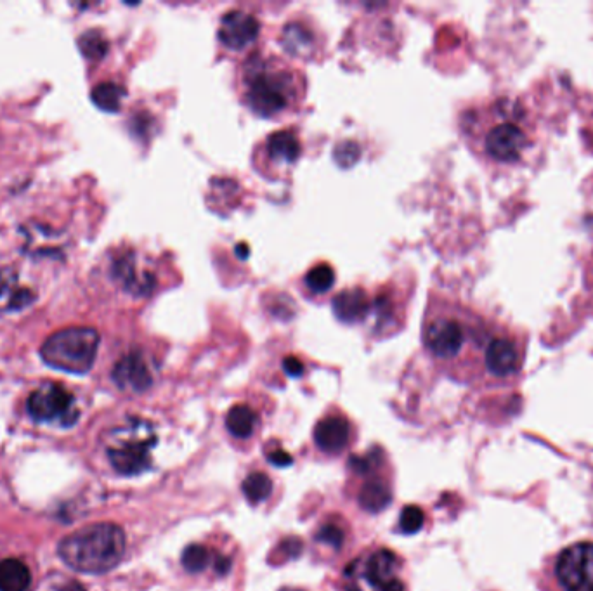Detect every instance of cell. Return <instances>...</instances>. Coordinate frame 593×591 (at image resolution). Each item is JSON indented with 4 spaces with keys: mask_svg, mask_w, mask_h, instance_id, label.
<instances>
[{
    "mask_svg": "<svg viewBox=\"0 0 593 591\" xmlns=\"http://www.w3.org/2000/svg\"><path fill=\"white\" fill-rule=\"evenodd\" d=\"M283 591H299V590H283Z\"/></svg>",
    "mask_w": 593,
    "mask_h": 591,
    "instance_id": "33",
    "label": "cell"
},
{
    "mask_svg": "<svg viewBox=\"0 0 593 591\" xmlns=\"http://www.w3.org/2000/svg\"><path fill=\"white\" fill-rule=\"evenodd\" d=\"M262 153L266 156V163L273 169L292 167L300 158L302 144L294 130H278L268 136L262 146Z\"/></svg>",
    "mask_w": 593,
    "mask_h": 591,
    "instance_id": "13",
    "label": "cell"
},
{
    "mask_svg": "<svg viewBox=\"0 0 593 591\" xmlns=\"http://www.w3.org/2000/svg\"><path fill=\"white\" fill-rule=\"evenodd\" d=\"M333 312L342 323H359L373 312V299L361 288L344 290L333 299Z\"/></svg>",
    "mask_w": 593,
    "mask_h": 591,
    "instance_id": "14",
    "label": "cell"
},
{
    "mask_svg": "<svg viewBox=\"0 0 593 591\" xmlns=\"http://www.w3.org/2000/svg\"><path fill=\"white\" fill-rule=\"evenodd\" d=\"M113 382L117 384L118 389L125 392H144L153 384V371H151L150 361L146 359L143 352L132 351L125 354L120 359L115 368H113Z\"/></svg>",
    "mask_w": 593,
    "mask_h": 591,
    "instance_id": "11",
    "label": "cell"
},
{
    "mask_svg": "<svg viewBox=\"0 0 593 591\" xmlns=\"http://www.w3.org/2000/svg\"><path fill=\"white\" fill-rule=\"evenodd\" d=\"M424 344L432 358L463 380L509 384L519 377L526 342L509 326L483 318L469 307L432 304L424 323Z\"/></svg>",
    "mask_w": 593,
    "mask_h": 591,
    "instance_id": "1",
    "label": "cell"
},
{
    "mask_svg": "<svg viewBox=\"0 0 593 591\" xmlns=\"http://www.w3.org/2000/svg\"><path fill=\"white\" fill-rule=\"evenodd\" d=\"M99 333L94 328L73 326L47 338L40 356L56 370L84 375L91 370L99 349Z\"/></svg>",
    "mask_w": 593,
    "mask_h": 591,
    "instance_id": "5",
    "label": "cell"
},
{
    "mask_svg": "<svg viewBox=\"0 0 593 591\" xmlns=\"http://www.w3.org/2000/svg\"><path fill=\"white\" fill-rule=\"evenodd\" d=\"M318 540L323 541L326 545H332L333 548H340L342 541H344V533L340 531L339 527L328 524V526L321 529Z\"/></svg>",
    "mask_w": 593,
    "mask_h": 591,
    "instance_id": "28",
    "label": "cell"
},
{
    "mask_svg": "<svg viewBox=\"0 0 593 591\" xmlns=\"http://www.w3.org/2000/svg\"><path fill=\"white\" fill-rule=\"evenodd\" d=\"M470 148L495 165L521 162L536 141L535 120L512 98H496L465 113L462 122Z\"/></svg>",
    "mask_w": 593,
    "mask_h": 591,
    "instance_id": "2",
    "label": "cell"
},
{
    "mask_svg": "<svg viewBox=\"0 0 593 591\" xmlns=\"http://www.w3.org/2000/svg\"><path fill=\"white\" fill-rule=\"evenodd\" d=\"M391 501V493L389 488L380 481L368 482L361 494H359V503L361 507L370 510V512H378L382 508L387 507Z\"/></svg>",
    "mask_w": 593,
    "mask_h": 591,
    "instance_id": "21",
    "label": "cell"
},
{
    "mask_svg": "<svg viewBox=\"0 0 593 591\" xmlns=\"http://www.w3.org/2000/svg\"><path fill=\"white\" fill-rule=\"evenodd\" d=\"M32 572L20 559L0 560V591H28Z\"/></svg>",
    "mask_w": 593,
    "mask_h": 591,
    "instance_id": "17",
    "label": "cell"
},
{
    "mask_svg": "<svg viewBox=\"0 0 593 591\" xmlns=\"http://www.w3.org/2000/svg\"><path fill=\"white\" fill-rule=\"evenodd\" d=\"M125 543L122 527L111 522H99L82 527L61 540L58 555L73 571L105 574L124 559Z\"/></svg>",
    "mask_w": 593,
    "mask_h": 591,
    "instance_id": "4",
    "label": "cell"
},
{
    "mask_svg": "<svg viewBox=\"0 0 593 591\" xmlns=\"http://www.w3.org/2000/svg\"><path fill=\"white\" fill-rule=\"evenodd\" d=\"M283 368H285V371H287L290 377H300L302 371H304V364L300 363L299 359L290 356V358L283 361Z\"/></svg>",
    "mask_w": 593,
    "mask_h": 591,
    "instance_id": "29",
    "label": "cell"
},
{
    "mask_svg": "<svg viewBox=\"0 0 593 591\" xmlns=\"http://www.w3.org/2000/svg\"><path fill=\"white\" fill-rule=\"evenodd\" d=\"M359 156H361V150H359L358 144L352 143V141L340 143L335 148V160L342 167H351V165L358 162Z\"/></svg>",
    "mask_w": 593,
    "mask_h": 591,
    "instance_id": "27",
    "label": "cell"
},
{
    "mask_svg": "<svg viewBox=\"0 0 593 591\" xmlns=\"http://www.w3.org/2000/svg\"><path fill=\"white\" fill-rule=\"evenodd\" d=\"M349 436L351 427L342 416H326L314 429V441L325 453H340L346 448Z\"/></svg>",
    "mask_w": 593,
    "mask_h": 591,
    "instance_id": "16",
    "label": "cell"
},
{
    "mask_svg": "<svg viewBox=\"0 0 593 591\" xmlns=\"http://www.w3.org/2000/svg\"><path fill=\"white\" fill-rule=\"evenodd\" d=\"M113 274L125 292L137 297H146L157 288V274L144 267L134 254L122 255L115 262Z\"/></svg>",
    "mask_w": 593,
    "mask_h": 591,
    "instance_id": "12",
    "label": "cell"
},
{
    "mask_svg": "<svg viewBox=\"0 0 593 591\" xmlns=\"http://www.w3.org/2000/svg\"><path fill=\"white\" fill-rule=\"evenodd\" d=\"M583 278H585V286H587L588 292H590V295L593 297V248L592 252L588 254L587 260H585Z\"/></svg>",
    "mask_w": 593,
    "mask_h": 591,
    "instance_id": "30",
    "label": "cell"
},
{
    "mask_svg": "<svg viewBox=\"0 0 593 591\" xmlns=\"http://www.w3.org/2000/svg\"><path fill=\"white\" fill-rule=\"evenodd\" d=\"M183 566L188 572H200L209 566L210 553L205 546L189 545L183 552Z\"/></svg>",
    "mask_w": 593,
    "mask_h": 591,
    "instance_id": "25",
    "label": "cell"
},
{
    "mask_svg": "<svg viewBox=\"0 0 593 591\" xmlns=\"http://www.w3.org/2000/svg\"><path fill=\"white\" fill-rule=\"evenodd\" d=\"M157 436L150 423L134 420L129 425L111 430L106 442V455L111 467L125 477L143 474L151 465V449Z\"/></svg>",
    "mask_w": 593,
    "mask_h": 591,
    "instance_id": "6",
    "label": "cell"
},
{
    "mask_svg": "<svg viewBox=\"0 0 593 591\" xmlns=\"http://www.w3.org/2000/svg\"><path fill=\"white\" fill-rule=\"evenodd\" d=\"M281 40H283L281 44L287 47V51L292 52L295 56L313 52V33L309 32L307 26L300 25V23H290V25L285 26Z\"/></svg>",
    "mask_w": 593,
    "mask_h": 591,
    "instance_id": "19",
    "label": "cell"
},
{
    "mask_svg": "<svg viewBox=\"0 0 593 591\" xmlns=\"http://www.w3.org/2000/svg\"><path fill=\"white\" fill-rule=\"evenodd\" d=\"M335 285V271L328 264H318L306 274V286L309 292L321 295L330 292Z\"/></svg>",
    "mask_w": 593,
    "mask_h": 591,
    "instance_id": "22",
    "label": "cell"
},
{
    "mask_svg": "<svg viewBox=\"0 0 593 591\" xmlns=\"http://www.w3.org/2000/svg\"><path fill=\"white\" fill-rule=\"evenodd\" d=\"M240 94L248 110L261 118L294 111L306 96V78L273 54H254L240 68Z\"/></svg>",
    "mask_w": 593,
    "mask_h": 591,
    "instance_id": "3",
    "label": "cell"
},
{
    "mask_svg": "<svg viewBox=\"0 0 593 591\" xmlns=\"http://www.w3.org/2000/svg\"><path fill=\"white\" fill-rule=\"evenodd\" d=\"M80 51L87 58L101 59L108 52V40L99 32H87L80 37Z\"/></svg>",
    "mask_w": 593,
    "mask_h": 591,
    "instance_id": "24",
    "label": "cell"
},
{
    "mask_svg": "<svg viewBox=\"0 0 593 591\" xmlns=\"http://www.w3.org/2000/svg\"><path fill=\"white\" fill-rule=\"evenodd\" d=\"M92 101L98 106L99 110L115 111L120 110L122 101L125 98V89L122 85L113 84V82H103L98 87L92 89Z\"/></svg>",
    "mask_w": 593,
    "mask_h": 591,
    "instance_id": "20",
    "label": "cell"
},
{
    "mask_svg": "<svg viewBox=\"0 0 593 591\" xmlns=\"http://www.w3.org/2000/svg\"><path fill=\"white\" fill-rule=\"evenodd\" d=\"M35 300V293L23 286L18 278V273L6 267L0 269V311H20L30 306Z\"/></svg>",
    "mask_w": 593,
    "mask_h": 591,
    "instance_id": "15",
    "label": "cell"
},
{
    "mask_svg": "<svg viewBox=\"0 0 593 591\" xmlns=\"http://www.w3.org/2000/svg\"><path fill=\"white\" fill-rule=\"evenodd\" d=\"M259 33L261 23L254 14L235 9L222 16L217 35L222 46L228 47L229 51H243L259 39Z\"/></svg>",
    "mask_w": 593,
    "mask_h": 591,
    "instance_id": "10",
    "label": "cell"
},
{
    "mask_svg": "<svg viewBox=\"0 0 593 591\" xmlns=\"http://www.w3.org/2000/svg\"><path fill=\"white\" fill-rule=\"evenodd\" d=\"M424 526V512L415 505H410L403 510L399 517V527L406 534H415Z\"/></svg>",
    "mask_w": 593,
    "mask_h": 591,
    "instance_id": "26",
    "label": "cell"
},
{
    "mask_svg": "<svg viewBox=\"0 0 593 591\" xmlns=\"http://www.w3.org/2000/svg\"><path fill=\"white\" fill-rule=\"evenodd\" d=\"M552 572L562 591H593V541L566 546L555 555Z\"/></svg>",
    "mask_w": 593,
    "mask_h": 591,
    "instance_id": "8",
    "label": "cell"
},
{
    "mask_svg": "<svg viewBox=\"0 0 593 591\" xmlns=\"http://www.w3.org/2000/svg\"><path fill=\"white\" fill-rule=\"evenodd\" d=\"M271 489H273L271 479L264 472L250 474L243 482V493H245L250 503H261V501L266 500L271 494Z\"/></svg>",
    "mask_w": 593,
    "mask_h": 591,
    "instance_id": "23",
    "label": "cell"
},
{
    "mask_svg": "<svg viewBox=\"0 0 593 591\" xmlns=\"http://www.w3.org/2000/svg\"><path fill=\"white\" fill-rule=\"evenodd\" d=\"M255 423H257V415L247 404H236L226 416V427H228L229 434L238 437V439H247L252 436Z\"/></svg>",
    "mask_w": 593,
    "mask_h": 591,
    "instance_id": "18",
    "label": "cell"
},
{
    "mask_svg": "<svg viewBox=\"0 0 593 591\" xmlns=\"http://www.w3.org/2000/svg\"><path fill=\"white\" fill-rule=\"evenodd\" d=\"M27 410L37 422L59 423L65 427L73 425L79 418L72 392L58 384H44L33 390L28 397Z\"/></svg>",
    "mask_w": 593,
    "mask_h": 591,
    "instance_id": "9",
    "label": "cell"
},
{
    "mask_svg": "<svg viewBox=\"0 0 593 591\" xmlns=\"http://www.w3.org/2000/svg\"><path fill=\"white\" fill-rule=\"evenodd\" d=\"M49 591H85V588L77 581H65L61 585L53 586Z\"/></svg>",
    "mask_w": 593,
    "mask_h": 591,
    "instance_id": "32",
    "label": "cell"
},
{
    "mask_svg": "<svg viewBox=\"0 0 593 591\" xmlns=\"http://www.w3.org/2000/svg\"><path fill=\"white\" fill-rule=\"evenodd\" d=\"M346 591H405L401 560L387 548H373L352 560L344 572Z\"/></svg>",
    "mask_w": 593,
    "mask_h": 591,
    "instance_id": "7",
    "label": "cell"
},
{
    "mask_svg": "<svg viewBox=\"0 0 593 591\" xmlns=\"http://www.w3.org/2000/svg\"><path fill=\"white\" fill-rule=\"evenodd\" d=\"M269 460L273 465L276 467H288V465H292V456L288 455L287 451H274L269 455Z\"/></svg>",
    "mask_w": 593,
    "mask_h": 591,
    "instance_id": "31",
    "label": "cell"
}]
</instances>
